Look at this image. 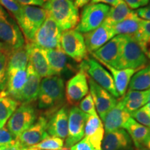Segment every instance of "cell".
<instances>
[{
    "label": "cell",
    "instance_id": "6da1fadb",
    "mask_svg": "<svg viewBox=\"0 0 150 150\" xmlns=\"http://www.w3.org/2000/svg\"><path fill=\"white\" fill-rule=\"evenodd\" d=\"M65 99V86L63 79L59 76H51L41 80L38 96V107L54 112L61 105Z\"/></svg>",
    "mask_w": 150,
    "mask_h": 150
},
{
    "label": "cell",
    "instance_id": "7a4b0ae2",
    "mask_svg": "<svg viewBox=\"0 0 150 150\" xmlns=\"http://www.w3.org/2000/svg\"><path fill=\"white\" fill-rule=\"evenodd\" d=\"M42 7L62 31L74 29L79 24V9L71 0H47Z\"/></svg>",
    "mask_w": 150,
    "mask_h": 150
},
{
    "label": "cell",
    "instance_id": "3957f363",
    "mask_svg": "<svg viewBox=\"0 0 150 150\" xmlns=\"http://www.w3.org/2000/svg\"><path fill=\"white\" fill-rule=\"evenodd\" d=\"M147 62V56L137 41L133 38L123 35L120 56L116 69H133L138 71L145 67Z\"/></svg>",
    "mask_w": 150,
    "mask_h": 150
},
{
    "label": "cell",
    "instance_id": "277c9868",
    "mask_svg": "<svg viewBox=\"0 0 150 150\" xmlns=\"http://www.w3.org/2000/svg\"><path fill=\"white\" fill-rule=\"evenodd\" d=\"M0 42L12 50L22 47L24 37L18 24L0 5Z\"/></svg>",
    "mask_w": 150,
    "mask_h": 150
},
{
    "label": "cell",
    "instance_id": "5b68a950",
    "mask_svg": "<svg viewBox=\"0 0 150 150\" xmlns=\"http://www.w3.org/2000/svg\"><path fill=\"white\" fill-rule=\"evenodd\" d=\"M110 6L103 4H88L83 7L79 16V22L74 29L83 33L97 29L104 23Z\"/></svg>",
    "mask_w": 150,
    "mask_h": 150
},
{
    "label": "cell",
    "instance_id": "8992f818",
    "mask_svg": "<svg viewBox=\"0 0 150 150\" xmlns=\"http://www.w3.org/2000/svg\"><path fill=\"white\" fill-rule=\"evenodd\" d=\"M47 16L43 8L34 6L22 5V15L17 22L24 36L31 42L40 26Z\"/></svg>",
    "mask_w": 150,
    "mask_h": 150
},
{
    "label": "cell",
    "instance_id": "52a82bcc",
    "mask_svg": "<svg viewBox=\"0 0 150 150\" xmlns=\"http://www.w3.org/2000/svg\"><path fill=\"white\" fill-rule=\"evenodd\" d=\"M79 68L85 71L90 78L103 88L109 92L112 96L115 98H119L111 74L96 59L88 56L81 63Z\"/></svg>",
    "mask_w": 150,
    "mask_h": 150
},
{
    "label": "cell",
    "instance_id": "ba28073f",
    "mask_svg": "<svg viewBox=\"0 0 150 150\" xmlns=\"http://www.w3.org/2000/svg\"><path fill=\"white\" fill-rule=\"evenodd\" d=\"M62 31L54 20L47 16L36 31L32 41L33 44L42 50H54L61 47Z\"/></svg>",
    "mask_w": 150,
    "mask_h": 150
},
{
    "label": "cell",
    "instance_id": "9c48e42d",
    "mask_svg": "<svg viewBox=\"0 0 150 150\" xmlns=\"http://www.w3.org/2000/svg\"><path fill=\"white\" fill-rule=\"evenodd\" d=\"M60 43L61 50L76 63H81L88 57L83 33L76 29L62 31Z\"/></svg>",
    "mask_w": 150,
    "mask_h": 150
},
{
    "label": "cell",
    "instance_id": "30bf717a",
    "mask_svg": "<svg viewBox=\"0 0 150 150\" xmlns=\"http://www.w3.org/2000/svg\"><path fill=\"white\" fill-rule=\"evenodd\" d=\"M36 121V112L31 104H22L7 122V129L16 139Z\"/></svg>",
    "mask_w": 150,
    "mask_h": 150
},
{
    "label": "cell",
    "instance_id": "8fae6325",
    "mask_svg": "<svg viewBox=\"0 0 150 150\" xmlns=\"http://www.w3.org/2000/svg\"><path fill=\"white\" fill-rule=\"evenodd\" d=\"M89 93L88 75L82 69L67 81L65 95L67 102L70 105L78 104Z\"/></svg>",
    "mask_w": 150,
    "mask_h": 150
},
{
    "label": "cell",
    "instance_id": "7c38bea8",
    "mask_svg": "<svg viewBox=\"0 0 150 150\" xmlns=\"http://www.w3.org/2000/svg\"><path fill=\"white\" fill-rule=\"evenodd\" d=\"M88 115L77 106H73L68 113V134L65 147H71L79 142L84 136V128Z\"/></svg>",
    "mask_w": 150,
    "mask_h": 150
},
{
    "label": "cell",
    "instance_id": "4fadbf2b",
    "mask_svg": "<svg viewBox=\"0 0 150 150\" xmlns=\"http://www.w3.org/2000/svg\"><path fill=\"white\" fill-rule=\"evenodd\" d=\"M88 81L90 93L93 99L95 106H96L97 111L99 115V117L103 121L108 112L117 104V100L109 92L95 83L88 76Z\"/></svg>",
    "mask_w": 150,
    "mask_h": 150
},
{
    "label": "cell",
    "instance_id": "5bb4252c",
    "mask_svg": "<svg viewBox=\"0 0 150 150\" xmlns=\"http://www.w3.org/2000/svg\"><path fill=\"white\" fill-rule=\"evenodd\" d=\"M123 35H117L91 54L99 63H106L110 66L117 68L120 56Z\"/></svg>",
    "mask_w": 150,
    "mask_h": 150
},
{
    "label": "cell",
    "instance_id": "9a60e30c",
    "mask_svg": "<svg viewBox=\"0 0 150 150\" xmlns=\"http://www.w3.org/2000/svg\"><path fill=\"white\" fill-rule=\"evenodd\" d=\"M83 35L86 50L88 53L91 54L98 50L116 35L112 27L105 24L104 22L97 29Z\"/></svg>",
    "mask_w": 150,
    "mask_h": 150
},
{
    "label": "cell",
    "instance_id": "2e32d148",
    "mask_svg": "<svg viewBox=\"0 0 150 150\" xmlns=\"http://www.w3.org/2000/svg\"><path fill=\"white\" fill-rule=\"evenodd\" d=\"M47 119L45 116H40L32 126L16 138L23 149L36 145L50 136L47 132Z\"/></svg>",
    "mask_w": 150,
    "mask_h": 150
},
{
    "label": "cell",
    "instance_id": "e0dca14e",
    "mask_svg": "<svg viewBox=\"0 0 150 150\" xmlns=\"http://www.w3.org/2000/svg\"><path fill=\"white\" fill-rule=\"evenodd\" d=\"M27 73L26 83L16 98V100L22 102V104H31L36 100L42 80V78L38 74L29 62L27 67Z\"/></svg>",
    "mask_w": 150,
    "mask_h": 150
},
{
    "label": "cell",
    "instance_id": "ac0fdd59",
    "mask_svg": "<svg viewBox=\"0 0 150 150\" xmlns=\"http://www.w3.org/2000/svg\"><path fill=\"white\" fill-rule=\"evenodd\" d=\"M102 150H134V142L126 130L106 132L102 144Z\"/></svg>",
    "mask_w": 150,
    "mask_h": 150
},
{
    "label": "cell",
    "instance_id": "d6986e66",
    "mask_svg": "<svg viewBox=\"0 0 150 150\" xmlns=\"http://www.w3.org/2000/svg\"><path fill=\"white\" fill-rule=\"evenodd\" d=\"M26 47L29 55V62L38 74L42 79L53 76L45 50L33 42H28Z\"/></svg>",
    "mask_w": 150,
    "mask_h": 150
},
{
    "label": "cell",
    "instance_id": "ffe728a7",
    "mask_svg": "<svg viewBox=\"0 0 150 150\" xmlns=\"http://www.w3.org/2000/svg\"><path fill=\"white\" fill-rule=\"evenodd\" d=\"M68 113L65 106L52 113L47 126V132L50 136L66 139L68 134Z\"/></svg>",
    "mask_w": 150,
    "mask_h": 150
},
{
    "label": "cell",
    "instance_id": "44dd1931",
    "mask_svg": "<svg viewBox=\"0 0 150 150\" xmlns=\"http://www.w3.org/2000/svg\"><path fill=\"white\" fill-rule=\"evenodd\" d=\"M84 136L97 150H102V144L104 136V127L98 115H88Z\"/></svg>",
    "mask_w": 150,
    "mask_h": 150
},
{
    "label": "cell",
    "instance_id": "7402d4cb",
    "mask_svg": "<svg viewBox=\"0 0 150 150\" xmlns=\"http://www.w3.org/2000/svg\"><path fill=\"white\" fill-rule=\"evenodd\" d=\"M130 117V113L124 107L122 101H119L105 116L103 120L105 131L110 132L124 128Z\"/></svg>",
    "mask_w": 150,
    "mask_h": 150
},
{
    "label": "cell",
    "instance_id": "603a6c76",
    "mask_svg": "<svg viewBox=\"0 0 150 150\" xmlns=\"http://www.w3.org/2000/svg\"><path fill=\"white\" fill-rule=\"evenodd\" d=\"M136 148L143 147L150 140V127L144 126L130 117L124 127Z\"/></svg>",
    "mask_w": 150,
    "mask_h": 150
},
{
    "label": "cell",
    "instance_id": "cb8c5ba5",
    "mask_svg": "<svg viewBox=\"0 0 150 150\" xmlns=\"http://www.w3.org/2000/svg\"><path fill=\"white\" fill-rule=\"evenodd\" d=\"M100 63L109 70V72L111 74L112 78H113L117 93L119 95V97L122 98L127 93L131 79L136 72V70H133V69L118 70V69L110 66L106 63Z\"/></svg>",
    "mask_w": 150,
    "mask_h": 150
},
{
    "label": "cell",
    "instance_id": "d4e9b609",
    "mask_svg": "<svg viewBox=\"0 0 150 150\" xmlns=\"http://www.w3.org/2000/svg\"><path fill=\"white\" fill-rule=\"evenodd\" d=\"M44 50L53 76H60L65 70L69 69L70 65L68 64V56L61 48Z\"/></svg>",
    "mask_w": 150,
    "mask_h": 150
},
{
    "label": "cell",
    "instance_id": "484cf974",
    "mask_svg": "<svg viewBox=\"0 0 150 150\" xmlns=\"http://www.w3.org/2000/svg\"><path fill=\"white\" fill-rule=\"evenodd\" d=\"M150 93V89L147 91H131L121 99L125 109L129 113L136 111L147 104Z\"/></svg>",
    "mask_w": 150,
    "mask_h": 150
},
{
    "label": "cell",
    "instance_id": "4316f807",
    "mask_svg": "<svg viewBox=\"0 0 150 150\" xmlns=\"http://www.w3.org/2000/svg\"><path fill=\"white\" fill-rule=\"evenodd\" d=\"M27 78V70H17L7 74L6 92L8 95L16 99L23 88Z\"/></svg>",
    "mask_w": 150,
    "mask_h": 150
},
{
    "label": "cell",
    "instance_id": "83f0119b",
    "mask_svg": "<svg viewBox=\"0 0 150 150\" xmlns=\"http://www.w3.org/2000/svg\"><path fill=\"white\" fill-rule=\"evenodd\" d=\"M141 19L137 16L136 11L131 17L119 23L111 26L116 35H126L135 38L140 27Z\"/></svg>",
    "mask_w": 150,
    "mask_h": 150
},
{
    "label": "cell",
    "instance_id": "f1b7e54d",
    "mask_svg": "<svg viewBox=\"0 0 150 150\" xmlns=\"http://www.w3.org/2000/svg\"><path fill=\"white\" fill-rule=\"evenodd\" d=\"M18 105L19 102L8 95L6 91L0 92V129L4 127Z\"/></svg>",
    "mask_w": 150,
    "mask_h": 150
},
{
    "label": "cell",
    "instance_id": "f546056e",
    "mask_svg": "<svg viewBox=\"0 0 150 150\" xmlns=\"http://www.w3.org/2000/svg\"><path fill=\"white\" fill-rule=\"evenodd\" d=\"M134 12V11L131 10L129 8L123 0H120L115 6L110 7L104 22L111 27L131 17Z\"/></svg>",
    "mask_w": 150,
    "mask_h": 150
},
{
    "label": "cell",
    "instance_id": "4dcf8cb0",
    "mask_svg": "<svg viewBox=\"0 0 150 150\" xmlns=\"http://www.w3.org/2000/svg\"><path fill=\"white\" fill-rule=\"evenodd\" d=\"M29 55L26 45L13 50L8 55L7 74L17 70H27Z\"/></svg>",
    "mask_w": 150,
    "mask_h": 150
},
{
    "label": "cell",
    "instance_id": "1f68e13d",
    "mask_svg": "<svg viewBox=\"0 0 150 150\" xmlns=\"http://www.w3.org/2000/svg\"><path fill=\"white\" fill-rule=\"evenodd\" d=\"M131 91H147L150 89V64L136 71L129 84Z\"/></svg>",
    "mask_w": 150,
    "mask_h": 150
},
{
    "label": "cell",
    "instance_id": "d6a6232c",
    "mask_svg": "<svg viewBox=\"0 0 150 150\" xmlns=\"http://www.w3.org/2000/svg\"><path fill=\"white\" fill-rule=\"evenodd\" d=\"M135 40L138 43L140 48L147 56L150 59V22L141 19L140 27L138 34L135 37Z\"/></svg>",
    "mask_w": 150,
    "mask_h": 150
},
{
    "label": "cell",
    "instance_id": "836d02e7",
    "mask_svg": "<svg viewBox=\"0 0 150 150\" xmlns=\"http://www.w3.org/2000/svg\"><path fill=\"white\" fill-rule=\"evenodd\" d=\"M63 139L49 136L39 143L27 148L29 150H59L63 148Z\"/></svg>",
    "mask_w": 150,
    "mask_h": 150
},
{
    "label": "cell",
    "instance_id": "e575fe53",
    "mask_svg": "<svg viewBox=\"0 0 150 150\" xmlns=\"http://www.w3.org/2000/svg\"><path fill=\"white\" fill-rule=\"evenodd\" d=\"M0 5L13 16L17 22L22 15V5L16 0H0Z\"/></svg>",
    "mask_w": 150,
    "mask_h": 150
},
{
    "label": "cell",
    "instance_id": "d590c367",
    "mask_svg": "<svg viewBox=\"0 0 150 150\" xmlns=\"http://www.w3.org/2000/svg\"><path fill=\"white\" fill-rule=\"evenodd\" d=\"M8 60V56L0 52V92L4 91L6 86Z\"/></svg>",
    "mask_w": 150,
    "mask_h": 150
},
{
    "label": "cell",
    "instance_id": "8d00e7d4",
    "mask_svg": "<svg viewBox=\"0 0 150 150\" xmlns=\"http://www.w3.org/2000/svg\"><path fill=\"white\" fill-rule=\"evenodd\" d=\"M81 111L87 115H97L96 108H95V103L92 97L91 93L88 94L86 96L81 99L80 102L79 107Z\"/></svg>",
    "mask_w": 150,
    "mask_h": 150
},
{
    "label": "cell",
    "instance_id": "74e56055",
    "mask_svg": "<svg viewBox=\"0 0 150 150\" xmlns=\"http://www.w3.org/2000/svg\"><path fill=\"white\" fill-rule=\"evenodd\" d=\"M130 115L131 117L137 122L144 126L150 127V114L144 108V106L136 111L131 112Z\"/></svg>",
    "mask_w": 150,
    "mask_h": 150
},
{
    "label": "cell",
    "instance_id": "f35d334b",
    "mask_svg": "<svg viewBox=\"0 0 150 150\" xmlns=\"http://www.w3.org/2000/svg\"><path fill=\"white\" fill-rule=\"evenodd\" d=\"M13 137L10 134L8 129H0V147L12 143L15 141Z\"/></svg>",
    "mask_w": 150,
    "mask_h": 150
},
{
    "label": "cell",
    "instance_id": "ab89813d",
    "mask_svg": "<svg viewBox=\"0 0 150 150\" xmlns=\"http://www.w3.org/2000/svg\"><path fill=\"white\" fill-rule=\"evenodd\" d=\"M70 150H97L93 145L84 138L70 147Z\"/></svg>",
    "mask_w": 150,
    "mask_h": 150
},
{
    "label": "cell",
    "instance_id": "60d3db41",
    "mask_svg": "<svg viewBox=\"0 0 150 150\" xmlns=\"http://www.w3.org/2000/svg\"><path fill=\"white\" fill-rule=\"evenodd\" d=\"M128 7L131 9H138L146 6L150 0H123Z\"/></svg>",
    "mask_w": 150,
    "mask_h": 150
},
{
    "label": "cell",
    "instance_id": "b9f144b4",
    "mask_svg": "<svg viewBox=\"0 0 150 150\" xmlns=\"http://www.w3.org/2000/svg\"><path fill=\"white\" fill-rule=\"evenodd\" d=\"M136 11L137 16L140 19L150 22V6L141 7V8L136 9V11Z\"/></svg>",
    "mask_w": 150,
    "mask_h": 150
},
{
    "label": "cell",
    "instance_id": "7bdbcfd3",
    "mask_svg": "<svg viewBox=\"0 0 150 150\" xmlns=\"http://www.w3.org/2000/svg\"><path fill=\"white\" fill-rule=\"evenodd\" d=\"M22 5L34 6H43L47 0H16Z\"/></svg>",
    "mask_w": 150,
    "mask_h": 150
},
{
    "label": "cell",
    "instance_id": "ee69618b",
    "mask_svg": "<svg viewBox=\"0 0 150 150\" xmlns=\"http://www.w3.org/2000/svg\"><path fill=\"white\" fill-rule=\"evenodd\" d=\"M22 149L23 148H22V145H20L18 140L16 139L12 143L0 147V150H22Z\"/></svg>",
    "mask_w": 150,
    "mask_h": 150
},
{
    "label": "cell",
    "instance_id": "f6af8a7d",
    "mask_svg": "<svg viewBox=\"0 0 150 150\" xmlns=\"http://www.w3.org/2000/svg\"><path fill=\"white\" fill-rule=\"evenodd\" d=\"M120 0H92V4H109L111 6H115Z\"/></svg>",
    "mask_w": 150,
    "mask_h": 150
},
{
    "label": "cell",
    "instance_id": "bcb514c9",
    "mask_svg": "<svg viewBox=\"0 0 150 150\" xmlns=\"http://www.w3.org/2000/svg\"><path fill=\"white\" fill-rule=\"evenodd\" d=\"M92 0H74V5L78 9L83 8L85 6L88 5L90 2H91Z\"/></svg>",
    "mask_w": 150,
    "mask_h": 150
},
{
    "label": "cell",
    "instance_id": "7dc6e473",
    "mask_svg": "<svg viewBox=\"0 0 150 150\" xmlns=\"http://www.w3.org/2000/svg\"><path fill=\"white\" fill-rule=\"evenodd\" d=\"M12 51V50L8 47V46L6 45L5 44H4L1 42H0V52H3V53H5L7 55H9L11 53V52Z\"/></svg>",
    "mask_w": 150,
    "mask_h": 150
},
{
    "label": "cell",
    "instance_id": "c3c4849f",
    "mask_svg": "<svg viewBox=\"0 0 150 150\" xmlns=\"http://www.w3.org/2000/svg\"><path fill=\"white\" fill-rule=\"evenodd\" d=\"M144 108L147 110V111L150 114V93L149 95V98H148V102L147 104H146L145 106H144Z\"/></svg>",
    "mask_w": 150,
    "mask_h": 150
},
{
    "label": "cell",
    "instance_id": "681fc988",
    "mask_svg": "<svg viewBox=\"0 0 150 150\" xmlns=\"http://www.w3.org/2000/svg\"><path fill=\"white\" fill-rule=\"evenodd\" d=\"M136 150H149L147 147H146L145 146H143V147H140L136 148Z\"/></svg>",
    "mask_w": 150,
    "mask_h": 150
},
{
    "label": "cell",
    "instance_id": "f907efd6",
    "mask_svg": "<svg viewBox=\"0 0 150 150\" xmlns=\"http://www.w3.org/2000/svg\"><path fill=\"white\" fill-rule=\"evenodd\" d=\"M59 150H70V148H68V147H65L61 148V149H59Z\"/></svg>",
    "mask_w": 150,
    "mask_h": 150
},
{
    "label": "cell",
    "instance_id": "816d5d0a",
    "mask_svg": "<svg viewBox=\"0 0 150 150\" xmlns=\"http://www.w3.org/2000/svg\"><path fill=\"white\" fill-rule=\"evenodd\" d=\"M147 145V147L148 149H149L150 150V140H149V142H147V145Z\"/></svg>",
    "mask_w": 150,
    "mask_h": 150
},
{
    "label": "cell",
    "instance_id": "f5cc1de1",
    "mask_svg": "<svg viewBox=\"0 0 150 150\" xmlns=\"http://www.w3.org/2000/svg\"><path fill=\"white\" fill-rule=\"evenodd\" d=\"M71 1H73V0H71Z\"/></svg>",
    "mask_w": 150,
    "mask_h": 150
}]
</instances>
